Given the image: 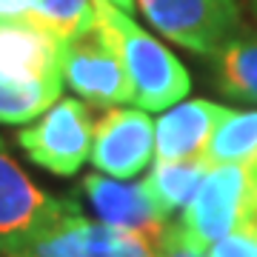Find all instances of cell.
<instances>
[{"mask_svg":"<svg viewBox=\"0 0 257 257\" xmlns=\"http://www.w3.org/2000/svg\"><path fill=\"white\" fill-rule=\"evenodd\" d=\"M60 89V40L32 23H0V123L37 120Z\"/></svg>","mask_w":257,"mask_h":257,"instance_id":"cell-1","label":"cell"},{"mask_svg":"<svg viewBox=\"0 0 257 257\" xmlns=\"http://www.w3.org/2000/svg\"><path fill=\"white\" fill-rule=\"evenodd\" d=\"M217 86L234 100L257 103V40L231 37L214 55Z\"/></svg>","mask_w":257,"mask_h":257,"instance_id":"cell-14","label":"cell"},{"mask_svg":"<svg viewBox=\"0 0 257 257\" xmlns=\"http://www.w3.org/2000/svg\"><path fill=\"white\" fill-rule=\"evenodd\" d=\"M206 257H257V209L231 234L211 243Z\"/></svg>","mask_w":257,"mask_h":257,"instance_id":"cell-16","label":"cell"},{"mask_svg":"<svg viewBox=\"0 0 257 257\" xmlns=\"http://www.w3.org/2000/svg\"><path fill=\"white\" fill-rule=\"evenodd\" d=\"M29 23L57 40H69L97 23V6L94 0H32Z\"/></svg>","mask_w":257,"mask_h":257,"instance_id":"cell-15","label":"cell"},{"mask_svg":"<svg viewBox=\"0 0 257 257\" xmlns=\"http://www.w3.org/2000/svg\"><path fill=\"white\" fill-rule=\"evenodd\" d=\"M60 72L74 94L94 106H120L132 100L117 43L100 20L80 35L60 40Z\"/></svg>","mask_w":257,"mask_h":257,"instance_id":"cell-4","label":"cell"},{"mask_svg":"<svg viewBox=\"0 0 257 257\" xmlns=\"http://www.w3.org/2000/svg\"><path fill=\"white\" fill-rule=\"evenodd\" d=\"M97 20L111 32L120 60L132 83V103L143 111H163L189 94L192 77L186 66L149 32L132 20V15L114 9L106 0H94Z\"/></svg>","mask_w":257,"mask_h":257,"instance_id":"cell-2","label":"cell"},{"mask_svg":"<svg viewBox=\"0 0 257 257\" xmlns=\"http://www.w3.org/2000/svg\"><path fill=\"white\" fill-rule=\"evenodd\" d=\"M94 120L86 103L77 97H60L32 126L20 128L18 143L32 163L60 177H72L92 155Z\"/></svg>","mask_w":257,"mask_h":257,"instance_id":"cell-6","label":"cell"},{"mask_svg":"<svg viewBox=\"0 0 257 257\" xmlns=\"http://www.w3.org/2000/svg\"><path fill=\"white\" fill-rule=\"evenodd\" d=\"M32 0H0V23H29Z\"/></svg>","mask_w":257,"mask_h":257,"instance_id":"cell-18","label":"cell"},{"mask_svg":"<svg viewBox=\"0 0 257 257\" xmlns=\"http://www.w3.org/2000/svg\"><path fill=\"white\" fill-rule=\"evenodd\" d=\"M155 157V123L143 109H111L94 123L89 160L114 180H132Z\"/></svg>","mask_w":257,"mask_h":257,"instance_id":"cell-9","label":"cell"},{"mask_svg":"<svg viewBox=\"0 0 257 257\" xmlns=\"http://www.w3.org/2000/svg\"><path fill=\"white\" fill-rule=\"evenodd\" d=\"M251 6H254V15H257V0H251Z\"/></svg>","mask_w":257,"mask_h":257,"instance_id":"cell-20","label":"cell"},{"mask_svg":"<svg viewBox=\"0 0 257 257\" xmlns=\"http://www.w3.org/2000/svg\"><path fill=\"white\" fill-rule=\"evenodd\" d=\"M206 163L214 166H231V163H248L257 157V111H231L220 126L211 132L206 143Z\"/></svg>","mask_w":257,"mask_h":257,"instance_id":"cell-13","label":"cell"},{"mask_svg":"<svg viewBox=\"0 0 257 257\" xmlns=\"http://www.w3.org/2000/svg\"><path fill=\"white\" fill-rule=\"evenodd\" d=\"M83 192H86L89 206L103 217V223H111L120 229L149 231V234L166 231L169 217L149 194L146 183H128V180H114L106 175H86Z\"/></svg>","mask_w":257,"mask_h":257,"instance_id":"cell-10","label":"cell"},{"mask_svg":"<svg viewBox=\"0 0 257 257\" xmlns=\"http://www.w3.org/2000/svg\"><path fill=\"white\" fill-rule=\"evenodd\" d=\"M257 209V163L214 166L183 209L180 231L197 248L223 240Z\"/></svg>","mask_w":257,"mask_h":257,"instance_id":"cell-3","label":"cell"},{"mask_svg":"<svg viewBox=\"0 0 257 257\" xmlns=\"http://www.w3.org/2000/svg\"><path fill=\"white\" fill-rule=\"evenodd\" d=\"M163 234L92 223L80 217V211H72L15 257H160Z\"/></svg>","mask_w":257,"mask_h":257,"instance_id":"cell-8","label":"cell"},{"mask_svg":"<svg viewBox=\"0 0 257 257\" xmlns=\"http://www.w3.org/2000/svg\"><path fill=\"white\" fill-rule=\"evenodd\" d=\"M160 257H206V251L192 246L183 237L180 226H169L163 234V243H160Z\"/></svg>","mask_w":257,"mask_h":257,"instance_id":"cell-17","label":"cell"},{"mask_svg":"<svg viewBox=\"0 0 257 257\" xmlns=\"http://www.w3.org/2000/svg\"><path fill=\"white\" fill-rule=\"evenodd\" d=\"M140 12L177 46L214 57L240 32L237 0H138Z\"/></svg>","mask_w":257,"mask_h":257,"instance_id":"cell-7","label":"cell"},{"mask_svg":"<svg viewBox=\"0 0 257 257\" xmlns=\"http://www.w3.org/2000/svg\"><path fill=\"white\" fill-rule=\"evenodd\" d=\"M77 211L72 200H55L9 157L0 143V251L18 254L29 243Z\"/></svg>","mask_w":257,"mask_h":257,"instance_id":"cell-5","label":"cell"},{"mask_svg":"<svg viewBox=\"0 0 257 257\" xmlns=\"http://www.w3.org/2000/svg\"><path fill=\"white\" fill-rule=\"evenodd\" d=\"M211 166L206 163V157H189V160H157L152 175L143 180L149 194L155 197L166 217L175 211L186 209L192 197L197 194L203 177L209 175Z\"/></svg>","mask_w":257,"mask_h":257,"instance_id":"cell-12","label":"cell"},{"mask_svg":"<svg viewBox=\"0 0 257 257\" xmlns=\"http://www.w3.org/2000/svg\"><path fill=\"white\" fill-rule=\"evenodd\" d=\"M106 3H111L114 9L126 12V15H132V12L138 9V0H106Z\"/></svg>","mask_w":257,"mask_h":257,"instance_id":"cell-19","label":"cell"},{"mask_svg":"<svg viewBox=\"0 0 257 257\" xmlns=\"http://www.w3.org/2000/svg\"><path fill=\"white\" fill-rule=\"evenodd\" d=\"M231 114L229 106L211 100H186L155 123L157 160H189L206 152L211 132Z\"/></svg>","mask_w":257,"mask_h":257,"instance_id":"cell-11","label":"cell"}]
</instances>
